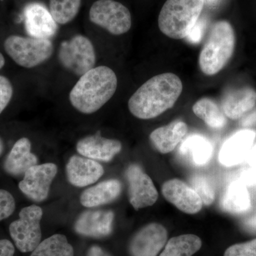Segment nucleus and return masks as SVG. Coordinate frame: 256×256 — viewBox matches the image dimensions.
I'll return each mask as SVG.
<instances>
[{
    "label": "nucleus",
    "instance_id": "20e7f679",
    "mask_svg": "<svg viewBox=\"0 0 256 256\" xmlns=\"http://www.w3.org/2000/svg\"><path fill=\"white\" fill-rule=\"evenodd\" d=\"M205 0H166L158 18L160 30L173 40L188 36L198 21Z\"/></svg>",
    "mask_w": 256,
    "mask_h": 256
},
{
    "label": "nucleus",
    "instance_id": "393cba45",
    "mask_svg": "<svg viewBox=\"0 0 256 256\" xmlns=\"http://www.w3.org/2000/svg\"><path fill=\"white\" fill-rule=\"evenodd\" d=\"M201 238L194 234L173 237L166 242L160 256H192L200 250Z\"/></svg>",
    "mask_w": 256,
    "mask_h": 256
},
{
    "label": "nucleus",
    "instance_id": "4468645a",
    "mask_svg": "<svg viewBox=\"0 0 256 256\" xmlns=\"http://www.w3.org/2000/svg\"><path fill=\"white\" fill-rule=\"evenodd\" d=\"M114 217L112 210H86L79 216L74 229L84 236L104 238L112 233Z\"/></svg>",
    "mask_w": 256,
    "mask_h": 256
},
{
    "label": "nucleus",
    "instance_id": "9b49d317",
    "mask_svg": "<svg viewBox=\"0 0 256 256\" xmlns=\"http://www.w3.org/2000/svg\"><path fill=\"white\" fill-rule=\"evenodd\" d=\"M166 229L161 224L152 223L133 236L129 244L131 256H156L168 242Z\"/></svg>",
    "mask_w": 256,
    "mask_h": 256
},
{
    "label": "nucleus",
    "instance_id": "bb28decb",
    "mask_svg": "<svg viewBox=\"0 0 256 256\" xmlns=\"http://www.w3.org/2000/svg\"><path fill=\"white\" fill-rule=\"evenodd\" d=\"M82 0H50V13L56 22L66 24L78 14Z\"/></svg>",
    "mask_w": 256,
    "mask_h": 256
},
{
    "label": "nucleus",
    "instance_id": "aec40b11",
    "mask_svg": "<svg viewBox=\"0 0 256 256\" xmlns=\"http://www.w3.org/2000/svg\"><path fill=\"white\" fill-rule=\"evenodd\" d=\"M188 132V127L183 121L175 120L152 132L150 140L156 150L168 154L174 150L182 142Z\"/></svg>",
    "mask_w": 256,
    "mask_h": 256
},
{
    "label": "nucleus",
    "instance_id": "a19ab883",
    "mask_svg": "<svg viewBox=\"0 0 256 256\" xmlns=\"http://www.w3.org/2000/svg\"><path fill=\"white\" fill-rule=\"evenodd\" d=\"M218 0H205V2L208 4H215Z\"/></svg>",
    "mask_w": 256,
    "mask_h": 256
},
{
    "label": "nucleus",
    "instance_id": "cd10ccee",
    "mask_svg": "<svg viewBox=\"0 0 256 256\" xmlns=\"http://www.w3.org/2000/svg\"><path fill=\"white\" fill-rule=\"evenodd\" d=\"M191 188L201 198L203 205L210 206L215 200V190L208 178L203 175H194L190 178Z\"/></svg>",
    "mask_w": 256,
    "mask_h": 256
},
{
    "label": "nucleus",
    "instance_id": "c9c22d12",
    "mask_svg": "<svg viewBox=\"0 0 256 256\" xmlns=\"http://www.w3.org/2000/svg\"><path fill=\"white\" fill-rule=\"evenodd\" d=\"M87 256H111V255L102 248L98 246H94L89 249Z\"/></svg>",
    "mask_w": 256,
    "mask_h": 256
},
{
    "label": "nucleus",
    "instance_id": "2f4dec72",
    "mask_svg": "<svg viewBox=\"0 0 256 256\" xmlns=\"http://www.w3.org/2000/svg\"><path fill=\"white\" fill-rule=\"evenodd\" d=\"M239 180L246 186H256V168L250 166V168L242 170Z\"/></svg>",
    "mask_w": 256,
    "mask_h": 256
},
{
    "label": "nucleus",
    "instance_id": "412c9836",
    "mask_svg": "<svg viewBox=\"0 0 256 256\" xmlns=\"http://www.w3.org/2000/svg\"><path fill=\"white\" fill-rule=\"evenodd\" d=\"M122 184L116 178L106 180L82 192L80 202L87 208H94L114 201L120 195Z\"/></svg>",
    "mask_w": 256,
    "mask_h": 256
},
{
    "label": "nucleus",
    "instance_id": "f704fd0d",
    "mask_svg": "<svg viewBox=\"0 0 256 256\" xmlns=\"http://www.w3.org/2000/svg\"><path fill=\"white\" fill-rule=\"evenodd\" d=\"M242 124L244 127H249L256 124V109L247 116H244L242 120Z\"/></svg>",
    "mask_w": 256,
    "mask_h": 256
},
{
    "label": "nucleus",
    "instance_id": "f257e3e1",
    "mask_svg": "<svg viewBox=\"0 0 256 256\" xmlns=\"http://www.w3.org/2000/svg\"><path fill=\"white\" fill-rule=\"evenodd\" d=\"M182 90V82L178 76L159 74L134 92L128 101V109L138 118H154L174 106Z\"/></svg>",
    "mask_w": 256,
    "mask_h": 256
},
{
    "label": "nucleus",
    "instance_id": "e433bc0d",
    "mask_svg": "<svg viewBox=\"0 0 256 256\" xmlns=\"http://www.w3.org/2000/svg\"><path fill=\"white\" fill-rule=\"evenodd\" d=\"M246 160L249 164L254 168H256V144H254Z\"/></svg>",
    "mask_w": 256,
    "mask_h": 256
},
{
    "label": "nucleus",
    "instance_id": "6e6552de",
    "mask_svg": "<svg viewBox=\"0 0 256 256\" xmlns=\"http://www.w3.org/2000/svg\"><path fill=\"white\" fill-rule=\"evenodd\" d=\"M89 18L94 24L117 36L127 33L132 26L129 10L114 0L95 2L89 11Z\"/></svg>",
    "mask_w": 256,
    "mask_h": 256
},
{
    "label": "nucleus",
    "instance_id": "1a4fd4ad",
    "mask_svg": "<svg viewBox=\"0 0 256 256\" xmlns=\"http://www.w3.org/2000/svg\"><path fill=\"white\" fill-rule=\"evenodd\" d=\"M57 172L58 168L54 163L35 165L24 174L23 180L18 184V188L32 201H44L48 196L50 184Z\"/></svg>",
    "mask_w": 256,
    "mask_h": 256
},
{
    "label": "nucleus",
    "instance_id": "ea45409f",
    "mask_svg": "<svg viewBox=\"0 0 256 256\" xmlns=\"http://www.w3.org/2000/svg\"><path fill=\"white\" fill-rule=\"evenodd\" d=\"M3 151H4V142H3L2 138H0V156L2 154Z\"/></svg>",
    "mask_w": 256,
    "mask_h": 256
},
{
    "label": "nucleus",
    "instance_id": "f03ea898",
    "mask_svg": "<svg viewBox=\"0 0 256 256\" xmlns=\"http://www.w3.org/2000/svg\"><path fill=\"white\" fill-rule=\"evenodd\" d=\"M117 87V76L112 69L94 67L80 76L69 94V100L79 112L94 114L110 100Z\"/></svg>",
    "mask_w": 256,
    "mask_h": 256
},
{
    "label": "nucleus",
    "instance_id": "c85d7f7f",
    "mask_svg": "<svg viewBox=\"0 0 256 256\" xmlns=\"http://www.w3.org/2000/svg\"><path fill=\"white\" fill-rule=\"evenodd\" d=\"M224 256H256V238L234 244L226 249Z\"/></svg>",
    "mask_w": 256,
    "mask_h": 256
},
{
    "label": "nucleus",
    "instance_id": "9d476101",
    "mask_svg": "<svg viewBox=\"0 0 256 256\" xmlns=\"http://www.w3.org/2000/svg\"><path fill=\"white\" fill-rule=\"evenodd\" d=\"M130 203L138 210L152 206L158 200V192L151 178L138 164H131L126 171Z\"/></svg>",
    "mask_w": 256,
    "mask_h": 256
},
{
    "label": "nucleus",
    "instance_id": "72a5a7b5",
    "mask_svg": "<svg viewBox=\"0 0 256 256\" xmlns=\"http://www.w3.org/2000/svg\"><path fill=\"white\" fill-rule=\"evenodd\" d=\"M203 28V22H197L194 28H193V30H192V32H190V34H188L186 38H188L190 42H193V43H196L201 38Z\"/></svg>",
    "mask_w": 256,
    "mask_h": 256
},
{
    "label": "nucleus",
    "instance_id": "423d86ee",
    "mask_svg": "<svg viewBox=\"0 0 256 256\" xmlns=\"http://www.w3.org/2000/svg\"><path fill=\"white\" fill-rule=\"evenodd\" d=\"M42 216L41 207L31 205L20 210L18 220L10 224V236L20 252H32L41 242Z\"/></svg>",
    "mask_w": 256,
    "mask_h": 256
},
{
    "label": "nucleus",
    "instance_id": "0eeeda50",
    "mask_svg": "<svg viewBox=\"0 0 256 256\" xmlns=\"http://www.w3.org/2000/svg\"><path fill=\"white\" fill-rule=\"evenodd\" d=\"M58 60L64 68L76 76L84 75L94 68L96 62L95 48L87 37L76 35L60 45Z\"/></svg>",
    "mask_w": 256,
    "mask_h": 256
},
{
    "label": "nucleus",
    "instance_id": "a211bd4d",
    "mask_svg": "<svg viewBox=\"0 0 256 256\" xmlns=\"http://www.w3.org/2000/svg\"><path fill=\"white\" fill-rule=\"evenodd\" d=\"M256 104V90L252 87L244 86L229 90L224 95L222 110L226 117L238 120L252 110Z\"/></svg>",
    "mask_w": 256,
    "mask_h": 256
},
{
    "label": "nucleus",
    "instance_id": "39448f33",
    "mask_svg": "<svg viewBox=\"0 0 256 256\" xmlns=\"http://www.w3.org/2000/svg\"><path fill=\"white\" fill-rule=\"evenodd\" d=\"M4 50L15 63L31 68L50 60L54 46L50 40L12 35L5 40Z\"/></svg>",
    "mask_w": 256,
    "mask_h": 256
},
{
    "label": "nucleus",
    "instance_id": "b1692460",
    "mask_svg": "<svg viewBox=\"0 0 256 256\" xmlns=\"http://www.w3.org/2000/svg\"><path fill=\"white\" fill-rule=\"evenodd\" d=\"M192 110L195 116L214 129H220L226 124V118L223 111L215 101L208 98H203L196 101Z\"/></svg>",
    "mask_w": 256,
    "mask_h": 256
},
{
    "label": "nucleus",
    "instance_id": "6ab92c4d",
    "mask_svg": "<svg viewBox=\"0 0 256 256\" xmlns=\"http://www.w3.org/2000/svg\"><path fill=\"white\" fill-rule=\"evenodd\" d=\"M32 144L26 138L16 141L4 162V171L13 176L25 174L32 166L38 162V158L31 152Z\"/></svg>",
    "mask_w": 256,
    "mask_h": 256
},
{
    "label": "nucleus",
    "instance_id": "58836bf2",
    "mask_svg": "<svg viewBox=\"0 0 256 256\" xmlns=\"http://www.w3.org/2000/svg\"><path fill=\"white\" fill-rule=\"evenodd\" d=\"M5 64V60L4 56H3V55L1 53H0V69L2 68L3 66H4Z\"/></svg>",
    "mask_w": 256,
    "mask_h": 256
},
{
    "label": "nucleus",
    "instance_id": "7c9ffc66",
    "mask_svg": "<svg viewBox=\"0 0 256 256\" xmlns=\"http://www.w3.org/2000/svg\"><path fill=\"white\" fill-rule=\"evenodd\" d=\"M13 95V87L6 77L0 76V114L10 104Z\"/></svg>",
    "mask_w": 256,
    "mask_h": 256
},
{
    "label": "nucleus",
    "instance_id": "473e14b6",
    "mask_svg": "<svg viewBox=\"0 0 256 256\" xmlns=\"http://www.w3.org/2000/svg\"><path fill=\"white\" fill-rule=\"evenodd\" d=\"M15 248L12 242L6 239L0 240V256H14Z\"/></svg>",
    "mask_w": 256,
    "mask_h": 256
},
{
    "label": "nucleus",
    "instance_id": "4be33fe9",
    "mask_svg": "<svg viewBox=\"0 0 256 256\" xmlns=\"http://www.w3.org/2000/svg\"><path fill=\"white\" fill-rule=\"evenodd\" d=\"M220 206L232 214H242L252 207V200L247 186L240 180L230 184L220 200Z\"/></svg>",
    "mask_w": 256,
    "mask_h": 256
},
{
    "label": "nucleus",
    "instance_id": "c756f323",
    "mask_svg": "<svg viewBox=\"0 0 256 256\" xmlns=\"http://www.w3.org/2000/svg\"><path fill=\"white\" fill-rule=\"evenodd\" d=\"M16 202L14 196L6 190L0 188V220H6L14 213Z\"/></svg>",
    "mask_w": 256,
    "mask_h": 256
},
{
    "label": "nucleus",
    "instance_id": "2eb2a0df",
    "mask_svg": "<svg viewBox=\"0 0 256 256\" xmlns=\"http://www.w3.org/2000/svg\"><path fill=\"white\" fill-rule=\"evenodd\" d=\"M25 26L31 37L50 40L56 34L58 26L50 11L40 3H32L24 9Z\"/></svg>",
    "mask_w": 256,
    "mask_h": 256
},
{
    "label": "nucleus",
    "instance_id": "5701e85b",
    "mask_svg": "<svg viewBox=\"0 0 256 256\" xmlns=\"http://www.w3.org/2000/svg\"><path fill=\"white\" fill-rule=\"evenodd\" d=\"M182 156H186L194 164H206L213 152V146L207 138L200 134H192L186 138L180 146Z\"/></svg>",
    "mask_w": 256,
    "mask_h": 256
},
{
    "label": "nucleus",
    "instance_id": "a878e982",
    "mask_svg": "<svg viewBox=\"0 0 256 256\" xmlns=\"http://www.w3.org/2000/svg\"><path fill=\"white\" fill-rule=\"evenodd\" d=\"M30 256H74V250L65 236L54 234L41 242Z\"/></svg>",
    "mask_w": 256,
    "mask_h": 256
},
{
    "label": "nucleus",
    "instance_id": "dca6fc26",
    "mask_svg": "<svg viewBox=\"0 0 256 256\" xmlns=\"http://www.w3.org/2000/svg\"><path fill=\"white\" fill-rule=\"evenodd\" d=\"M69 183L76 188H85L96 182L104 174V169L96 160L74 156L66 168Z\"/></svg>",
    "mask_w": 256,
    "mask_h": 256
},
{
    "label": "nucleus",
    "instance_id": "f8f14e48",
    "mask_svg": "<svg viewBox=\"0 0 256 256\" xmlns=\"http://www.w3.org/2000/svg\"><path fill=\"white\" fill-rule=\"evenodd\" d=\"M162 192L166 201L188 214L198 213L203 206L201 198L196 192L178 178L165 182Z\"/></svg>",
    "mask_w": 256,
    "mask_h": 256
},
{
    "label": "nucleus",
    "instance_id": "7ed1b4c3",
    "mask_svg": "<svg viewBox=\"0 0 256 256\" xmlns=\"http://www.w3.org/2000/svg\"><path fill=\"white\" fill-rule=\"evenodd\" d=\"M235 46L232 24L225 20L214 23L198 56L202 73L210 76L220 73L233 56Z\"/></svg>",
    "mask_w": 256,
    "mask_h": 256
},
{
    "label": "nucleus",
    "instance_id": "4c0bfd02",
    "mask_svg": "<svg viewBox=\"0 0 256 256\" xmlns=\"http://www.w3.org/2000/svg\"><path fill=\"white\" fill-rule=\"evenodd\" d=\"M246 226L252 230H256V215L246 222Z\"/></svg>",
    "mask_w": 256,
    "mask_h": 256
},
{
    "label": "nucleus",
    "instance_id": "f3484780",
    "mask_svg": "<svg viewBox=\"0 0 256 256\" xmlns=\"http://www.w3.org/2000/svg\"><path fill=\"white\" fill-rule=\"evenodd\" d=\"M79 154L94 160L110 162L122 150L118 140L102 137L100 132L82 138L76 144Z\"/></svg>",
    "mask_w": 256,
    "mask_h": 256
},
{
    "label": "nucleus",
    "instance_id": "ddd939ff",
    "mask_svg": "<svg viewBox=\"0 0 256 256\" xmlns=\"http://www.w3.org/2000/svg\"><path fill=\"white\" fill-rule=\"evenodd\" d=\"M256 132L245 129L234 133L224 143L218 154V160L224 166H233L246 160L254 144Z\"/></svg>",
    "mask_w": 256,
    "mask_h": 256
}]
</instances>
